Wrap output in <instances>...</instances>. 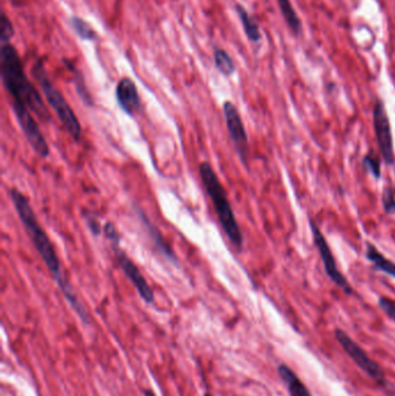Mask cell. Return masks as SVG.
Wrapping results in <instances>:
<instances>
[{
  "label": "cell",
  "mask_w": 395,
  "mask_h": 396,
  "mask_svg": "<svg viewBox=\"0 0 395 396\" xmlns=\"http://www.w3.org/2000/svg\"><path fill=\"white\" fill-rule=\"evenodd\" d=\"M9 198L16 208V213L24 225V228L27 232L28 237L31 240V243L34 245L40 258H42V261L46 264V267L49 269L50 275L55 280L56 284L59 285L65 299L68 300L71 308L78 314V317L81 319V321L89 325L91 320H89V313L84 308V305L80 303L74 288L69 282L66 273L61 268L55 247L52 245L51 240L48 237L46 230L39 223V219L35 215L34 210L31 208L29 200L16 188L9 191Z\"/></svg>",
  "instance_id": "6da1fadb"
},
{
  "label": "cell",
  "mask_w": 395,
  "mask_h": 396,
  "mask_svg": "<svg viewBox=\"0 0 395 396\" xmlns=\"http://www.w3.org/2000/svg\"><path fill=\"white\" fill-rule=\"evenodd\" d=\"M0 76L4 87L11 96V103L25 106L44 122L51 121L44 98L31 80L28 79L21 59L11 44H1Z\"/></svg>",
  "instance_id": "7a4b0ae2"
},
{
  "label": "cell",
  "mask_w": 395,
  "mask_h": 396,
  "mask_svg": "<svg viewBox=\"0 0 395 396\" xmlns=\"http://www.w3.org/2000/svg\"><path fill=\"white\" fill-rule=\"evenodd\" d=\"M199 176L202 180L203 186L206 188V194L214 203L216 213L224 232L233 246L240 250L244 243L241 230L236 221L230 200L227 198L226 191L219 181L215 169L208 161H204L199 165Z\"/></svg>",
  "instance_id": "3957f363"
},
{
  "label": "cell",
  "mask_w": 395,
  "mask_h": 396,
  "mask_svg": "<svg viewBox=\"0 0 395 396\" xmlns=\"http://www.w3.org/2000/svg\"><path fill=\"white\" fill-rule=\"evenodd\" d=\"M31 74L36 80L37 83L40 85L42 92H44V98L49 103L50 107L55 111L56 115L59 117L61 124L64 126L71 138L76 141H81V135H83V129L80 126L78 117L74 114L72 108L69 105V102L65 100L64 96L59 92L57 87L51 83L48 72H46V66H44L42 61H37L31 68Z\"/></svg>",
  "instance_id": "277c9868"
},
{
  "label": "cell",
  "mask_w": 395,
  "mask_h": 396,
  "mask_svg": "<svg viewBox=\"0 0 395 396\" xmlns=\"http://www.w3.org/2000/svg\"><path fill=\"white\" fill-rule=\"evenodd\" d=\"M335 340L340 344L344 352L359 366L364 375L376 382L389 396H395V387L387 381L383 367L369 356L368 352L354 338L341 328L334 330Z\"/></svg>",
  "instance_id": "5b68a950"
},
{
  "label": "cell",
  "mask_w": 395,
  "mask_h": 396,
  "mask_svg": "<svg viewBox=\"0 0 395 396\" xmlns=\"http://www.w3.org/2000/svg\"><path fill=\"white\" fill-rule=\"evenodd\" d=\"M309 228H311L313 241H314V245H316V249H318L319 255H320V258H321L322 264H324V268H325L327 276L329 277V278L334 282L335 285L339 286L346 295H352V293H354V289H352V286L350 285V283L348 282L344 275H342V273L339 270L334 255H333L331 247L328 245L325 235H324V233H322L318 225L316 224V221L311 218H309Z\"/></svg>",
  "instance_id": "8992f818"
},
{
  "label": "cell",
  "mask_w": 395,
  "mask_h": 396,
  "mask_svg": "<svg viewBox=\"0 0 395 396\" xmlns=\"http://www.w3.org/2000/svg\"><path fill=\"white\" fill-rule=\"evenodd\" d=\"M372 117H374V129L377 138L378 148L381 152L385 163L389 166H393L395 163V154L392 128H391V122L383 100L377 98L374 102Z\"/></svg>",
  "instance_id": "52a82bcc"
},
{
  "label": "cell",
  "mask_w": 395,
  "mask_h": 396,
  "mask_svg": "<svg viewBox=\"0 0 395 396\" xmlns=\"http://www.w3.org/2000/svg\"><path fill=\"white\" fill-rule=\"evenodd\" d=\"M11 105L18 120L19 126L25 133L26 138L31 144V148L35 151V153L39 154L41 158L49 157V145L46 143L40 126H37L34 116L31 115V111L25 106L19 105V103H11Z\"/></svg>",
  "instance_id": "ba28073f"
},
{
  "label": "cell",
  "mask_w": 395,
  "mask_h": 396,
  "mask_svg": "<svg viewBox=\"0 0 395 396\" xmlns=\"http://www.w3.org/2000/svg\"><path fill=\"white\" fill-rule=\"evenodd\" d=\"M111 247H113L114 253H115L117 263L120 265L126 278L131 282L132 285L135 286L138 295H141V298L147 304H154V291L151 289L150 285L147 284L144 276L141 275L139 268L134 263L129 256L126 255V252L121 248L120 245H115V246Z\"/></svg>",
  "instance_id": "9c48e42d"
},
{
  "label": "cell",
  "mask_w": 395,
  "mask_h": 396,
  "mask_svg": "<svg viewBox=\"0 0 395 396\" xmlns=\"http://www.w3.org/2000/svg\"><path fill=\"white\" fill-rule=\"evenodd\" d=\"M224 117L226 122L227 131L230 133L233 144L236 146L240 159L246 163L249 156V137L246 133L245 126L242 123L241 116L232 102L226 101L223 106Z\"/></svg>",
  "instance_id": "30bf717a"
},
{
  "label": "cell",
  "mask_w": 395,
  "mask_h": 396,
  "mask_svg": "<svg viewBox=\"0 0 395 396\" xmlns=\"http://www.w3.org/2000/svg\"><path fill=\"white\" fill-rule=\"evenodd\" d=\"M116 100L126 114L134 116L141 108V98L136 83L130 78H122L116 86Z\"/></svg>",
  "instance_id": "8fae6325"
},
{
  "label": "cell",
  "mask_w": 395,
  "mask_h": 396,
  "mask_svg": "<svg viewBox=\"0 0 395 396\" xmlns=\"http://www.w3.org/2000/svg\"><path fill=\"white\" fill-rule=\"evenodd\" d=\"M138 218L141 219V224L144 225L149 237L152 240L154 246L161 253V255L165 256L166 260L172 262L173 264H178V258L175 256L173 249L171 248L169 243H166L164 239L163 234L160 232L159 228H156L150 219L147 218V215L141 209H137Z\"/></svg>",
  "instance_id": "7c38bea8"
},
{
  "label": "cell",
  "mask_w": 395,
  "mask_h": 396,
  "mask_svg": "<svg viewBox=\"0 0 395 396\" xmlns=\"http://www.w3.org/2000/svg\"><path fill=\"white\" fill-rule=\"evenodd\" d=\"M279 378L284 384L290 396H313L299 375L286 364H279L277 367Z\"/></svg>",
  "instance_id": "4fadbf2b"
},
{
  "label": "cell",
  "mask_w": 395,
  "mask_h": 396,
  "mask_svg": "<svg viewBox=\"0 0 395 396\" xmlns=\"http://www.w3.org/2000/svg\"><path fill=\"white\" fill-rule=\"evenodd\" d=\"M365 256L369 261L374 265V270L385 273L389 276L395 278V263L379 252L377 247L371 243H366V250H365Z\"/></svg>",
  "instance_id": "5bb4252c"
},
{
  "label": "cell",
  "mask_w": 395,
  "mask_h": 396,
  "mask_svg": "<svg viewBox=\"0 0 395 396\" xmlns=\"http://www.w3.org/2000/svg\"><path fill=\"white\" fill-rule=\"evenodd\" d=\"M236 14L239 16L240 22H241L246 36L249 37V40L251 41V42H255V44L260 42L262 36H261L258 22L255 21L254 18L241 5H236Z\"/></svg>",
  "instance_id": "9a60e30c"
},
{
  "label": "cell",
  "mask_w": 395,
  "mask_h": 396,
  "mask_svg": "<svg viewBox=\"0 0 395 396\" xmlns=\"http://www.w3.org/2000/svg\"><path fill=\"white\" fill-rule=\"evenodd\" d=\"M279 9L282 13L285 22L288 24L289 28L294 31L296 35H301V21L297 13L294 11L290 0H277Z\"/></svg>",
  "instance_id": "2e32d148"
},
{
  "label": "cell",
  "mask_w": 395,
  "mask_h": 396,
  "mask_svg": "<svg viewBox=\"0 0 395 396\" xmlns=\"http://www.w3.org/2000/svg\"><path fill=\"white\" fill-rule=\"evenodd\" d=\"M214 61H215V66L221 74L225 77H230L236 71V65L231 59V56L221 48H217L214 51Z\"/></svg>",
  "instance_id": "e0dca14e"
},
{
  "label": "cell",
  "mask_w": 395,
  "mask_h": 396,
  "mask_svg": "<svg viewBox=\"0 0 395 396\" xmlns=\"http://www.w3.org/2000/svg\"><path fill=\"white\" fill-rule=\"evenodd\" d=\"M71 26L74 28V33L85 41H92L96 37V33L93 29L92 26L84 19L74 16L71 18Z\"/></svg>",
  "instance_id": "ac0fdd59"
},
{
  "label": "cell",
  "mask_w": 395,
  "mask_h": 396,
  "mask_svg": "<svg viewBox=\"0 0 395 396\" xmlns=\"http://www.w3.org/2000/svg\"><path fill=\"white\" fill-rule=\"evenodd\" d=\"M68 63V62H66ZM69 68H70L71 72L74 74V85H76V89H77L78 94H79L80 98L85 102L89 107L93 105L92 98L89 96V91H87L86 83H85V79H84L83 74L77 68H74V65L68 63Z\"/></svg>",
  "instance_id": "d6986e66"
},
{
  "label": "cell",
  "mask_w": 395,
  "mask_h": 396,
  "mask_svg": "<svg viewBox=\"0 0 395 396\" xmlns=\"http://www.w3.org/2000/svg\"><path fill=\"white\" fill-rule=\"evenodd\" d=\"M361 167L365 172L370 173L374 178H381V163H380L379 157L374 152L365 154L361 161Z\"/></svg>",
  "instance_id": "ffe728a7"
},
{
  "label": "cell",
  "mask_w": 395,
  "mask_h": 396,
  "mask_svg": "<svg viewBox=\"0 0 395 396\" xmlns=\"http://www.w3.org/2000/svg\"><path fill=\"white\" fill-rule=\"evenodd\" d=\"M14 27L6 13H3L1 20H0V42L1 44H11L12 37L14 36Z\"/></svg>",
  "instance_id": "44dd1931"
},
{
  "label": "cell",
  "mask_w": 395,
  "mask_h": 396,
  "mask_svg": "<svg viewBox=\"0 0 395 396\" xmlns=\"http://www.w3.org/2000/svg\"><path fill=\"white\" fill-rule=\"evenodd\" d=\"M383 205L384 211L386 212L387 215H395V193L394 189L389 186L384 188Z\"/></svg>",
  "instance_id": "7402d4cb"
},
{
  "label": "cell",
  "mask_w": 395,
  "mask_h": 396,
  "mask_svg": "<svg viewBox=\"0 0 395 396\" xmlns=\"http://www.w3.org/2000/svg\"><path fill=\"white\" fill-rule=\"evenodd\" d=\"M83 218L86 221V225L89 226V230L94 234L95 237H99L101 234L102 228L101 225L99 223L98 218L93 215L92 212L85 211L83 212Z\"/></svg>",
  "instance_id": "603a6c76"
},
{
  "label": "cell",
  "mask_w": 395,
  "mask_h": 396,
  "mask_svg": "<svg viewBox=\"0 0 395 396\" xmlns=\"http://www.w3.org/2000/svg\"><path fill=\"white\" fill-rule=\"evenodd\" d=\"M378 306L384 313L386 314L389 319L393 320L395 323V301L387 297H380L378 300Z\"/></svg>",
  "instance_id": "cb8c5ba5"
},
{
  "label": "cell",
  "mask_w": 395,
  "mask_h": 396,
  "mask_svg": "<svg viewBox=\"0 0 395 396\" xmlns=\"http://www.w3.org/2000/svg\"><path fill=\"white\" fill-rule=\"evenodd\" d=\"M104 235L107 238L108 241L111 243V246H115V245H120L121 243V237L119 232H117L116 228H115V225L111 221H108L104 225Z\"/></svg>",
  "instance_id": "d4e9b609"
},
{
  "label": "cell",
  "mask_w": 395,
  "mask_h": 396,
  "mask_svg": "<svg viewBox=\"0 0 395 396\" xmlns=\"http://www.w3.org/2000/svg\"><path fill=\"white\" fill-rule=\"evenodd\" d=\"M145 396H156V394L152 392V390H145Z\"/></svg>",
  "instance_id": "484cf974"
},
{
  "label": "cell",
  "mask_w": 395,
  "mask_h": 396,
  "mask_svg": "<svg viewBox=\"0 0 395 396\" xmlns=\"http://www.w3.org/2000/svg\"><path fill=\"white\" fill-rule=\"evenodd\" d=\"M204 396H214V395H211V394L206 393V394H204Z\"/></svg>",
  "instance_id": "4316f807"
}]
</instances>
